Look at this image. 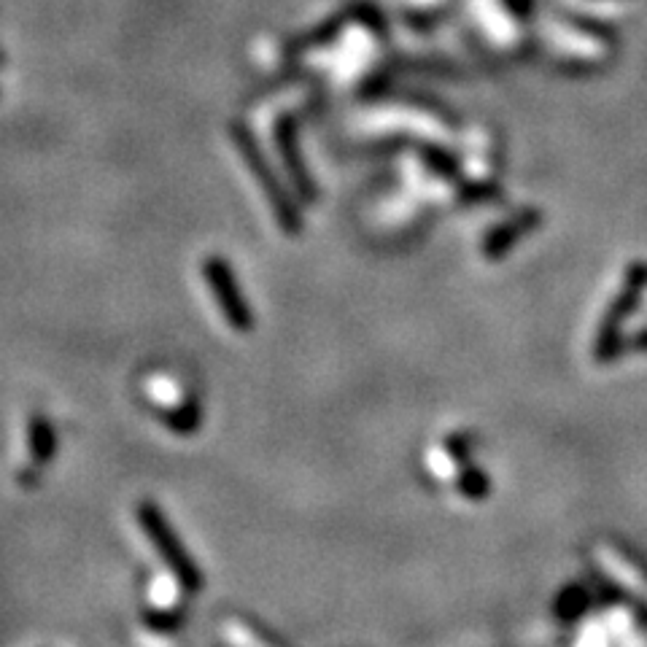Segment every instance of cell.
I'll list each match as a JSON object with an SVG mask.
<instances>
[{"mask_svg":"<svg viewBox=\"0 0 647 647\" xmlns=\"http://www.w3.org/2000/svg\"><path fill=\"white\" fill-rule=\"evenodd\" d=\"M138 523H141L143 534L149 537V542L157 548L160 559L165 561V567L173 572V577L178 580V585L187 591V594H200L203 591V572L197 569V564L192 561V556L187 553V548L178 540L176 529L170 526L165 513L154 502H141L138 505Z\"/></svg>","mask_w":647,"mask_h":647,"instance_id":"1","label":"cell"},{"mask_svg":"<svg viewBox=\"0 0 647 647\" xmlns=\"http://www.w3.org/2000/svg\"><path fill=\"white\" fill-rule=\"evenodd\" d=\"M205 284L211 289L213 300L219 305L224 321L230 324L235 332H251L254 329V316L243 292H240L235 273L222 257H208L203 265Z\"/></svg>","mask_w":647,"mask_h":647,"instance_id":"2","label":"cell"},{"mask_svg":"<svg viewBox=\"0 0 647 647\" xmlns=\"http://www.w3.org/2000/svg\"><path fill=\"white\" fill-rule=\"evenodd\" d=\"M27 448H30V459L36 467H46L57 453V435H54L52 421L41 413L30 418L27 424Z\"/></svg>","mask_w":647,"mask_h":647,"instance_id":"3","label":"cell"},{"mask_svg":"<svg viewBox=\"0 0 647 647\" xmlns=\"http://www.w3.org/2000/svg\"><path fill=\"white\" fill-rule=\"evenodd\" d=\"M165 421H168V426L176 435H192V432H197L200 421H203V413H200V405H197V402H184L181 408L168 413Z\"/></svg>","mask_w":647,"mask_h":647,"instance_id":"4","label":"cell"},{"mask_svg":"<svg viewBox=\"0 0 647 647\" xmlns=\"http://www.w3.org/2000/svg\"><path fill=\"white\" fill-rule=\"evenodd\" d=\"M146 623H149V629L154 631H165V634H170V631H176L181 623H184V612H157L151 610L146 612Z\"/></svg>","mask_w":647,"mask_h":647,"instance_id":"5","label":"cell"},{"mask_svg":"<svg viewBox=\"0 0 647 647\" xmlns=\"http://www.w3.org/2000/svg\"><path fill=\"white\" fill-rule=\"evenodd\" d=\"M19 483H22V486H36L38 478H33V472L25 470V472H19Z\"/></svg>","mask_w":647,"mask_h":647,"instance_id":"6","label":"cell"}]
</instances>
